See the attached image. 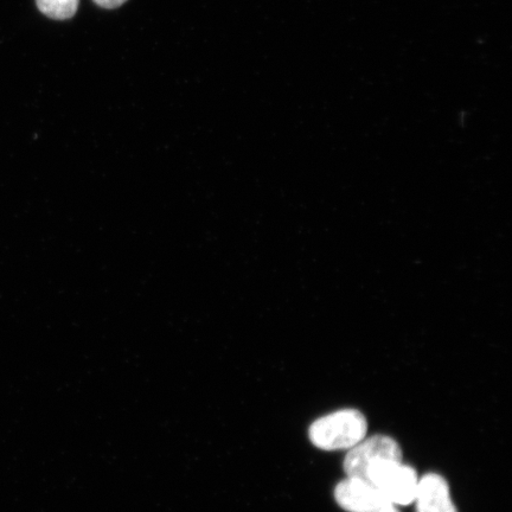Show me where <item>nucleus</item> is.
Returning a JSON list of instances; mask_svg holds the SVG:
<instances>
[{"label": "nucleus", "mask_w": 512, "mask_h": 512, "mask_svg": "<svg viewBox=\"0 0 512 512\" xmlns=\"http://www.w3.org/2000/svg\"><path fill=\"white\" fill-rule=\"evenodd\" d=\"M368 421L357 409H343L313 422L311 443L323 451L350 450L367 437Z\"/></svg>", "instance_id": "1"}, {"label": "nucleus", "mask_w": 512, "mask_h": 512, "mask_svg": "<svg viewBox=\"0 0 512 512\" xmlns=\"http://www.w3.org/2000/svg\"><path fill=\"white\" fill-rule=\"evenodd\" d=\"M419 479L413 467L396 460H386L370 467L364 480L375 486L396 507H407L415 501Z\"/></svg>", "instance_id": "2"}, {"label": "nucleus", "mask_w": 512, "mask_h": 512, "mask_svg": "<svg viewBox=\"0 0 512 512\" xmlns=\"http://www.w3.org/2000/svg\"><path fill=\"white\" fill-rule=\"evenodd\" d=\"M386 460L402 462L401 447L398 441L387 435H374L348 450L343 469L348 478L364 480L370 467Z\"/></svg>", "instance_id": "3"}, {"label": "nucleus", "mask_w": 512, "mask_h": 512, "mask_svg": "<svg viewBox=\"0 0 512 512\" xmlns=\"http://www.w3.org/2000/svg\"><path fill=\"white\" fill-rule=\"evenodd\" d=\"M335 499L348 512H400L375 486L362 479L342 480L336 486Z\"/></svg>", "instance_id": "4"}, {"label": "nucleus", "mask_w": 512, "mask_h": 512, "mask_svg": "<svg viewBox=\"0 0 512 512\" xmlns=\"http://www.w3.org/2000/svg\"><path fill=\"white\" fill-rule=\"evenodd\" d=\"M414 503L416 512H458L450 486L438 473H427L419 479Z\"/></svg>", "instance_id": "5"}, {"label": "nucleus", "mask_w": 512, "mask_h": 512, "mask_svg": "<svg viewBox=\"0 0 512 512\" xmlns=\"http://www.w3.org/2000/svg\"><path fill=\"white\" fill-rule=\"evenodd\" d=\"M79 3L80 0H36L37 8L42 14L59 21L74 17Z\"/></svg>", "instance_id": "6"}, {"label": "nucleus", "mask_w": 512, "mask_h": 512, "mask_svg": "<svg viewBox=\"0 0 512 512\" xmlns=\"http://www.w3.org/2000/svg\"><path fill=\"white\" fill-rule=\"evenodd\" d=\"M126 2L127 0H94L96 5L104 9H117Z\"/></svg>", "instance_id": "7"}]
</instances>
